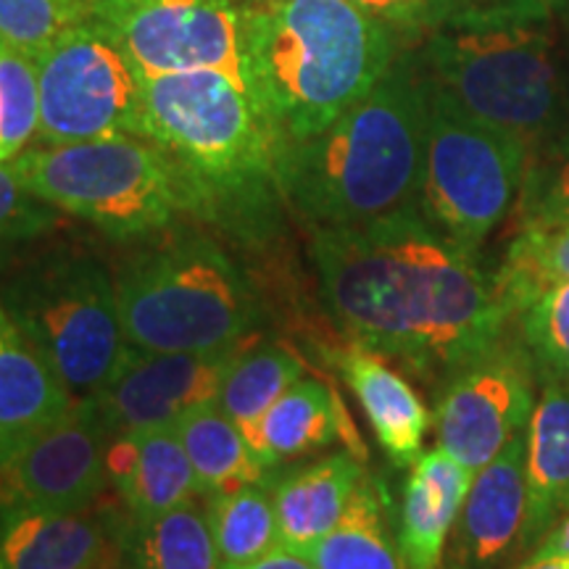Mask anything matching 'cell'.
Segmentation results:
<instances>
[{
	"instance_id": "obj_1",
	"label": "cell",
	"mask_w": 569,
	"mask_h": 569,
	"mask_svg": "<svg viewBox=\"0 0 569 569\" xmlns=\"http://www.w3.org/2000/svg\"><path fill=\"white\" fill-rule=\"evenodd\" d=\"M311 259L348 340L440 386L515 325L478 253L446 238L417 203L317 227Z\"/></svg>"
},
{
	"instance_id": "obj_2",
	"label": "cell",
	"mask_w": 569,
	"mask_h": 569,
	"mask_svg": "<svg viewBox=\"0 0 569 569\" xmlns=\"http://www.w3.org/2000/svg\"><path fill=\"white\" fill-rule=\"evenodd\" d=\"M427 138V71L398 53L372 90L332 124L282 140L277 188L311 227L359 224L417 203Z\"/></svg>"
},
{
	"instance_id": "obj_3",
	"label": "cell",
	"mask_w": 569,
	"mask_h": 569,
	"mask_svg": "<svg viewBox=\"0 0 569 569\" xmlns=\"http://www.w3.org/2000/svg\"><path fill=\"white\" fill-rule=\"evenodd\" d=\"M398 53L393 27L351 0H264L243 9L248 88L284 140L336 122Z\"/></svg>"
},
{
	"instance_id": "obj_4",
	"label": "cell",
	"mask_w": 569,
	"mask_h": 569,
	"mask_svg": "<svg viewBox=\"0 0 569 569\" xmlns=\"http://www.w3.org/2000/svg\"><path fill=\"white\" fill-rule=\"evenodd\" d=\"M549 0H457L425 30L419 61L469 113L536 146L569 122Z\"/></svg>"
},
{
	"instance_id": "obj_5",
	"label": "cell",
	"mask_w": 569,
	"mask_h": 569,
	"mask_svg": "<svg viewBox=\"0 0 569 569\" xmlns=\"http://www.w3.org/2000/svg\"><path fill=\"white\" fill-rule=\"evenodd\" d=\"M142 132L203 184L217 219L259 217L280 196L282 132L253 92L209 69L146 77Z\"/></svg>"
},
{
	"instance_id": "obj_6",
	"label": "cell",
	"mask_w": 569,
	"mask_h": 569,
	"mask_svg": "<svg viewBox=\"0 0 569 569\" xmlns=\"http://www.w3.org/2000/svg\"><path fill=\"white\" fill-rule=\"evenodd\" d=\"M9 163L40 201L119 240L167 232L182 217L217 219L203 184L148 138L38 146Z\"/></svg>"
},
{
	"instance_id": "obj_7",
	"label": "cell",
	"mask_w": 569,
	"mask_h": 569,
	"mask_svg": "<svg viewBox=\"0 0 569 569\" xmlns=\"http://www.w3.org/2000/svg\"><path fill=\"white\" fill-rule=\"evenodd\" d=\"M117 301L127 343L146 351H217L259 325L246 274L217 240L169 232L119 267Z\"/></svg>"
},
{
	"instance_id": "obj_8",
	"label": "cell",
	"mask_w": 569,
	"mask_h": 569,
	"mask_svg": "<svg viewBox=\"0 0 569 569\" xmlns=\"http://www.w3.org/2000/svg\"><path fill=\"white\" fill-rule=\"evenodd\" d=\"M0 301L71 396L98 393L117 372L127 348L117 288L92 256H42L0 288Z\"/></svg>"
},
{
	"instance_id": "obj_9",
	"label": "cell",
	"mask_w": 569,
	"mask_h": 569,
	"mask_svg": "<svg viewBox=\"0 0 569 569\" xmlns=\"http://www.w3.org/2000/svg\"><path fill=\"white\" fill-rule=\"evenodd\" d=\"M528 146L469 113L427 74V138L417 206L453 243L478 253L515 206Z\"/></svg>"
},
{
	"instance_id": "obj_10",
	"label": "cell",
	"mask_w": 569,
	"mask_h": 569,
	"mask_svg": "<svg viewBox=\"0 0 569 569\" xmlns=\"http://www.w3.org/2000/svg\"><path fill=\"white\" fill-rule=\"evenodd\" d=\"M42 146L146 138V74L111 27L92 17L56 38L38 59Z\"/></svg>"
},
{
	"instance_id": "obj_11",
	"label": "cell",
	"mask_w": 569,
	"mask_h": 569,
	"mask_svg": "<svg viewBox=\"0 0 569 569\" xmlns=\"http://www.w3.org/2000/svg\"><path fill=\"white\" fill-rule=\"evenodd\" d=\"M536 365L511 325L486 353L440 386L438 446L475 475L498 457L536 409Z\"/></svg>"
},
{
	"instance_id": "obj_12",
	"label": "cell",
	"mask_w": 569,
	"mask_h": 569,
	"mask_svg": "<svg viewBox=\"0 0 569 569\" xmlns=\"http://www.w3.org/2000/svg\"><path fill=\"white\" fill-rule=\"evenodd\" d=\"M98 19L146 77L209 69L248 88L243 9L234 0H98Z\"/></svg>"
},
{
	"instance_id": "obj_13",
	"label": "cell",
	"mask_w": 569,
	"mask_h": 569,
	"mask_svg": "<svg viewBox=\"0 0 569 569\" xmlns=\"http://www.w3.org/2000/svg\"><path fill=\"white\" fill-rule=\"evenodd\" d=\"M106 430L90 398L32 436L0 448V511L88 509L106 486Z\"/></svg>"
},
{
	"instance_id": "obj_14",
	"label": "cell",
	"mask_w": 569,
	"mask_h": 569,
	"mask_svg": "<svg viewBox=\"0 0 569 569\" xmlns=\"http://www.w3.org/2000/svg\"><path fill=\"white\" fill-rule=\"evenodd\" d=\"M243 343L217 351H146L127 343L111 380L88 396L109 436L174 427L219 398L227 369Z\"/></svg>"
},
{
	"instance_id": "obj_15",
	"label": "cell",
	"mask_w": 569,
	"mask_h": 569,
	"mask_svg": "<svg viewBox=\"0 0 569 569\" xmlns=\"http://www.w3.org/2000/svg\"><path fill=\"white\" fill-rule=\"evenodd\" d=\"M528 430L517 432L498 457L475 475L440 569H507L522 557L528 507Z\"/></svg>"
},
{
	"instance_id": "obj_16",
	"label": "cell",
	"mask_w": 569,
	"mask_h": 569,
	"mask_svg": "<svg viewBox=\"0 0 569 569\" xmlns=\"http://www.w3.org/2000/svg\"><path fill=\"white\" fill-rule=\"evenodd\" d=\"M111 530L84 509L0 511V569H106Z\"/></svg>"
},
{
	"instance_id": "obj_17",
	"label": "cell",
	"mask_w": 569,
	"mask_h": 569,
	"mask_svg": "<svg viewBox=\"0 0 569 569\" xmlns=\"http://www.w3.org/2000/svg\"><path fill=\"white\" fill-rule=\"evenodd\" d=\"M106 472L132 519H151L193 501L196 472L174 427L113 436Z\"/></svg>"
},
{
	"instance_id": "obj_18",
	"label": "cell",
	"mask_w": 569,
	"mask_h": 569,
	"mask_svg": "<svg viewBox=\"0 0 569 569\" xmlns=\"http://www.w3.org/2000/svg\"><path fill=\"white\" fill-rule=\"evenodd\" d=\"M246 440L264 467H280L282 461L343 440L353 457L367 459L365 443L356 436L340 396L319 380H298L269 407L264 417L246 430Z\"/></svg>"
},
{
	"instance_id": "obj_19",
	"label": "cell",
	"mask_w": 569,
	"mask_h": 569,
	"mask_svg": "<svg viewBox=\"0 0 569 569\" xmlns=\"http://www.w3.org/2000/svg\"><path fill=\"white\" fill-rule=\"evenodd\" d=\"M475 472L443 448L415 461L398 515V546L409 569H440Z\"/></svg>"
},
{
	"instance_id": "obj_20",
	"label": "cell",
	"mask_w": 569,
	"mask_h": 569,
	"mask_svg": "<svg viewBox=\"0 0 569 569\" xmlns=\"http://www.w3.org/2000/svg\"><path fill=\"white\" fill-rule=\"evenodd\" d=\"M336 365L359 398L361 409L372 425L390 465L398 469L415 467L422 457V440L430 415L415 388L388 365L386 356L351 343L338 353Z\"/></svg>"
},
{
	"instance_id": "obj_21",
	"label": "cell",
	"mask_w": 569,
	"mask_h": 569,
	"mask_svg": "<svg viewBox=\"0 0 569 569\" xmlns=\"http://www.w3.org/2000/svg\"><path fill=\"white\" fill-rule=\"evenodd\" d=\"M365 459L332 453L274 478V511L280 546L309 553L340 522L365 480Z\"/></svg>"
},
{
	"instance_id": "obj_22",
	"label": "cell",
	"mask_w": 569,
	"mask_h": 569,
	"mask_svg": "<svg viewBox=\"0 0 569 569\" xmlns=\"http://www.w3.org/2000/svg\"><path fill=\"white\" fill-rule=\"evenodd\" d=\"M71 393L0 301V448L71 409Z\"/></svg>"
},
{
	"instance_id": "obj_23",
	"label": "cell",
	"mask_w": 569,
	"mask_h": 569,
	"mask_svg": "<svg viewBox=\"0 0 569 569\" xmlns=\"http://www.w3.org/2000/svg\"><path fill=\"white\" fill-rule=\"evenodd\" d=\"M522 553L569 515V388L543 386L528 425Z\"/></svg>"
},
{
	"instance_id": "obj_24",
	"label": "cell",
	"mask_w": 569,
	"mask_h": 569,
	"mask_svg": "<svg viewBox=\"0 0 569 569\" xmlns=\"http://www.w3.org/2000/svg\"><path fill=\"white\" fill-rule=\"evenodd\" d=\"M390 511L386 486L365 475L340 522L306 557L317 569H409Z\"/></svg>"
},
{
	"instance_id": "obj_25",
	"label": "cell",
	"mask_w": 569,
	"mask_h": 569,
	"mask_svg": "<svg viewBox=\"0 0 569 569\" xmlns=\"http://www.w3.org/2000/svg\"><path fill=\"white\" fill-rule=\"evenodd\" d=\"M174 430L193 465L198 496L203 498L261 482L277 469L261 465L246 432L219 409L217 401L184 415Z\"/></svg>"
},
{
	"instance_id": "obj_26",
	"label": "cell",
	"mask_w": 569,
	"mask_h": 569,
	"mask_svg": "<svg viewBox=\"0 0 569 569\" xmlns=\"http://www.w3.org/2000/svg\"><path fill=\"white\" fill-rule=\"evenodd\" d=\"M122 569H222L209 515L188 501L151 519H132L122 536Z\"/></svg>"
},
{
	"instance_id": "obj_27",
	"label": "cell",
	"mask_w": 569,
	"mask_h": 569,
	"mask_svg": "<svg viewBox=\"0 0 569 569\" xmlns=\"http://www.w3.org/2000/svg\"><path fill=\"white\" fill-rule=\"evenodd\" d=\"M493 282L503 309L517 322L532 303L569 282V227H528L515 232Z\"/></svg>"
},
{
	"instance_id": "obj_28",
	"label": "cell",
	"mask_w": 569,
	"mask_h": 569,
	"mask_svg": "<svg viewBox=\"0 0 569 569\" xmlns=\"http://www.w3.org/2000/svg\"><path fill=\"white\" fill-rule=\"evenodd\" d=\"M274 478L251 482L230 493L206 498L209 507L211 536L217 543L222 569H238L261 559L274 546H280L277 536V511H274Z\"/></svg>"
},
{
	"instance_id": "obj_29",
	"label": "cell",
	"mask_w": 569,
	"mask_h": 569,
	"mask_svg": "<svg viewBox=\"0 0 569 569\" xmlns=\"http://www.w3.org/2000/svg\"><path fill=\"white\" fill-rule=\"evenodd\" d=\"M301 377L303 361L290 348L277 343L246 346L227 369L217 403L246 432Z\"/></svg>"
},
{
	"instance_id": "obj_30",
	"label": "cell",
	"mask_w": 569,
	"mask_h": 569,
	"mask_svg": "<svg viewBox=\"0 0 569 569\" xmlns=\"http://www.w3.org/2000/svg\"><path fill=\"white\" fill-rule=\"evenodd\" d=\"M528 227H569V122L528 148L515 232Z\"/></svg>"
},
{
	"instance_id": "obj_31",
	"label": "cell",
	"mask_w": 569,
	"mask_h": 569,
	"mask_svg": "<svg viewBox=\"0 0 569 569\" xmlns=\"http://www.w3.org/2000/svg\"><path fill=\"white\" fill-rule=\"evenodd\" d=\"M38 61L17 48L0 46V163L17 159L38 138Z\"/></svg>"
},
{
	"instance_id": "obj_32",
	"label": "cell",
	"mask_w": 569,
	"mask_h": 569,
	"mask_svg": "<svg viewBox=\"0 0 569 569\" xmlns=\"http://www.w3.org/2000/svg\"><path fill=\"white\" fill-rule=\"evenodd\" d=\"M98 17V0H0V46L38 56L71 27Z\"/></svg>"
},
{
	"instance_id": "obj_33",
	"label": "cell",
	"mask_w": 569,
	"mask_h": 569,
	"mask_svg": "<svg viewBox=\"0 0 569 569\" xmlns=\"http://www.w3.org/2000/svg\"><path fill=\"white\" fill-rule=\"evenodd\" d=\"M543 386L569 388V282L546 293L515 322Z\"/></svg>"
},
{
	"instance_id": "obj_34",
	"label": "cell",
	"mask_w": 569,
	"mask_h": 569,
	"mask_svg": "<svg viewBox=\"0 0 569 569\" xmlns=\"http://www.w3.org/2000/svg\"><path fill=\"white\" fill-rule=\"evenodd\" d=\"M56 211L24 188L11 163H0V264L51 232Z\"/></svg>"
},
{
	"instance_id": "obj_35",
	"label": "cell",
	"mask_w": 569,
	"mask_h": 569,
	"mask_svg": "<svg viewBox=\"0 0 569 569\" xmlns=\"http://www.w3.org/2000/svg\"><path fill=\"white\" fill-rule=\"evenodd\" d=\"M353 6L386 21L393 30H427L443 17L457 0H351Z\"/></svg>"
},
{
	"instance_id": "obj_36",
	"label": "cell",
	"mask_w": 569,
	"mask_h": 569,
	"mask_svg": "<svg viewBox=\"0 0 569 569\" xmlns=\"http://www.w3.org/2000/svg\"><path fill=\"white\" fill-rule=\"evenodd\" d=\"M238 569H317L306 553L288 549V546H274L272 551L264 553L261 559L251 561V565Z\"/></svg>"
},
{
	"instance_id": "obj_37",
	"label": "cell",
	"mask_w": 569,
	"mask_h": 569,
	"mask_svg": "<svg viewBox=\"0 0 569 569\" xmlns=\"http://www.w3.org/2000/svg\"><path fill=\"white\" fill-rule=\"evenodd\" d=\"M536 551H546V553H565L569 557V515H565L559 519L553 528L540 538L538 549Z\"/></svg>"
},
{
	"instance_id": "obj_38",
	"label": "cell",
	"mask_w": 569,
	"mask_h": 569,
	"mask_svg": "<svg viewBox=\"0 0 569 569\" xmlns=\"http://www.w3.org/2000/svg\"><path fill=\"white\" fill-rule=\"evenodd\" d=\"M517 569H569V557L565 553H546V551H532V557Z\"/></svg>"
},
{
	"instance_id": "obj_39",
	"label": "cell",
	"mask_w": 569,
	"mask_h": 569,
	"mask_svg": "<svg viewBox=\"0 0 569 569\" xmlns=\"http://www.w3.org/2000/svg\"><path fill=\"white\" fill-rule=\"evenodd\" d=\"M549 3L553 6V11H565V13H569V0H549Z\"/></svg>"
},
{
	"instance_id": "obj_40",
	"label": "cell",
	"mask_w": 569,
	"mask_h": 569,
	"mask_svg": "<svg viewBox=\"0 0 569 569\" xmlns=\"http://www.w3.org/2000/svg\"><path fill=\"white\" fill-rule=\"evenodd\" d=\"M234 3L240 6V9H246V6H256V3H264V0H234Z\"/></svg>"
}]
</instances>
